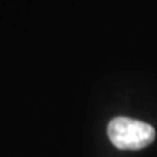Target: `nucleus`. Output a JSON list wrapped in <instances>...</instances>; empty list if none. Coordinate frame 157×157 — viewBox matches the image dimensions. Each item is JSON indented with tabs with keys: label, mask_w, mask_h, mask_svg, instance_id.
<instances>
[{
	"label": "nucleus",
	"mask_w": 157,
	"mask_h": 157,
	"mask_svg": "<svg viewBox=\"0 0 157 157\" xmlns=\"http://www.w3.org/2000/svg\"><path fill=\"white\" fill-rule=\"evenodd\" d=\"M108 137L119 150H141L154 141L156 131L150 124L118 117L108 125Z\"/></svg>",
	"instance_id": "nucleus-1"
}]
</instances>
